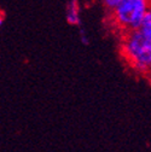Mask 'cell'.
Wrapping results in <instances>:
<instances>
[{"label": "cell", "instance_id": "1", "mask_svg": "<svg viewBox=\"0 0 151 152\" xmlns=\"http://www.w3.org/2000/svg\"><path fill=\"white\" fill-rule=\"evenodd\" d=\"M121 53L136 72L146 75L151 69V39L138 29L126 33L121 44Z\"/></svg>", "mask_w": 151, "mask_h": 152}, {"label": "cell", "instance_id": "2", "mask_svg": "<svg viewBox=\"0 0 151 152\" xmlns=\"http://www.w3.org/2000/svg\"><path fill=\"white\" fill-rule=\"evenodd\" d=\"M150 11V0H123L111 11L114 23L126 33L137 30Z\"/></svg>", "mask_w": 151, "mask_h": 152}, {"label": "cell", "instance_id": "3", "mask_svg": "<svg viewBox=\"0 0 151 152\" xmlns=\"http://www.w3.org/2000/svg\"><path fill=\"white\" fill-rule=\"evenodd\" d=\"M67 22L71 26L81 27V13H80V4L79 0H68L67 11H65Z\"/></svg>", "mask_w": 151, "mask_h": 152}, {"label": "cell", "instance_id": "4", "mask_svg": "<svg viewBox=\"0 0 151 152\" xmlns=\"http://www.w3.org/2000/svg\"><path fill=\"white\" fill-rule=\"evenodd\" d=\"M138 30L145 36V37H150L151 39V12L149 11L145 17L143 18V21L140 23V27L138 28Z\"/></svg>", "mask_w": 151, "mask_h": 152}, {"label": "cell", "instance_id": "5", "mask_svg": "<svg viewBox=\"0 0 151 152\" xmlns=\"http://www.w3.org/2000/svg\"><path fill=\"white\" fill-rule=\"evenodd\" d=\"M102 1H103L104 6H105L109 11H112L121 1H123V0H102Z\"/></svg>", "mask_w": 151, "mask_h": 152}, {"label": "cell", "instance_id": "6", "mask_svg": "<svg viewBox=\"0 0 151 152\" xmlns=\"http://www.w3.org/2000/svg\"><path fill=\"white\" fill-rule=\"evenodd\" d=\"M80 39H81V42H82L84 45H88V44H89L88 36H87L86 31H85L82 28H80Z\"/></svg>", "mask_w": 151, "mask_h": 152}, {"label": "cell", "instance_id": "7", "mask_svg": "<svg viewBox=\"0 0 151 152\" xmlns=\"http://www.w3.org/2000/svg\"><path fill=\"white\" fill-rule=\"evenodd\" d=\"M3 24H4V17H3L1 15H0V28L3 27Z\"/></svg>", "mask_w": 151, "mask_h": 152}]
</instances>
